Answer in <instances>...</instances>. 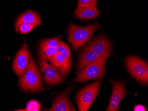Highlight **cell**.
Masks as SVG:
<instances>
[{
    "mask_svg": "<svg viewBox=\"0 0 148 111\" xmlns=\"http://www.w3.org/2000/svg\"><path fill=\"white\" fill-rule=\"evenodd\" d=\"M40 56L39 63L40 68L45 76V78L49 85H53L60 83L64 81V77L59 72L56 68L46 62L44 58V54L41 51Z\"/></svg>",
    "mask_w": 148,
    "mask_h": 111,
    "instance_id": "52a82bcc",
    "label": "cell"
},
{
    "mask_svg": "<svg viewBox=\"0 0 148 111\" xmlns=\"http://www.w3.org/2000/svg\"><path fill=\"white\" fill-rule=\"evenodd\" d=\"M101 84V82H95L80 90L75 97L79 111L89 110L98 95Z\"/></svg>",
    "mask_w": 148,
    "mask_h": 111,
    "instance_id": "5b68a950",
    "label": "cell"
},
{
    "mask_svg": "<svg viewBox=\"0 0 148 111\" xmlns=\"http://www.w3.org/2000/svg\"><path fill=\"white\" fill-rule=\"evenodd\" d=\"M98 0H78V7H92L96 6Z\"/></svg>",
    "mask_w": 148,
    "mask_h": 111,
    "instance_id": "ac0fdd59",
    "label": "cell"
},
{
    "mask_svg": "<svg viewBox=\"0 0 148 111\" xmlns=\"http://www.w3.org/2000/svg\"><path fill=\"white\" fill-rule=\"evenodd\" d=\"M59 52H60L65 59L64 64L60 69V72L63 75H66L69 73L72 63V57L69 47L63 41H60Z\"/></svg>",
    "mask_w": 148,
    "mask_h": 111,
    "instance_id": "5bb4252c",
    "label": "cell"
},
{
    "mask_svg": "<svg viewBox=\"0 0 148 111\" xmlns=\"http://www.w3.org/2000/svg\"><path fill=\"white\" fill-rule=\"evenodd\" d=\"M65 62V59L63 54L60 52H57L53 57V62L51 65L56 68H61Z\"/></svg>",
    "mask_w": 148,
    "mask_h": 111,
    "instance_id": "2e32d148",
    "label": "cell"
},
{
    "mask_svg": "<svg viewBox=\"0 0 148 111\" xmlns=\"http://www.w3.org/2000/svg\"><path fill=\"white\" fill-rule=\"evenodd\" d=\"M99 57L87 45L84 48L81 54L80 58L78 64V69L79 71L82 70L86 66L92 63L94 61L99 59Z\"/></svg>",
    "mask_w": 148,
    "mask_h": 111,
    "instance_id": "7c38bea8",
    "label": "cell"
},
{
    "mask_svg": "<svg viewBox=\"0 0 148 111\" xmlns=\"http://www.w3.org/2000/svg\"><path fill=\"white\" fill-rule=\"evenodd\" d=\"M60 41V40L57 38L46 39L40 42V47L46 46V47H51L55 48L57 52H59Z\"/></svg>",
    "mask_w": 148,
    "mask_h": 111,
    "instance_id": "9a60e30c",
    "label": "cell"
},
{
    "mask_svg": "<svg viewBox=\"0 0 148 111\" xmlns=\"http://www.w3.org/2000/svg\"><path fill=\"white\" fill-rule=\"evenodd\" d=\"M69 91H66L64 93L57 97L53 101L51 108L47 111H75L76 109L69 102L68 98Z\"/></svg>",
    "mask_w": 148,
    "mask_h": 111,
    "instance_id": "8fae6325",
    "label": "cell"
},
{
    "mask_svg": "<svg viewBox=\"0 0 148 111\" xmlns=\"http://www.w3.org/2000/svg\"><path fill=\"white\" fill-rule=\"evenodd\" d=\"M113 87V91L110 98L109 105L106 111H117L122 99L129 94L125 87V82L123 81H114L109 79Z\"/></svg>",
    "mask_w": 148,
    "mask_h": 111,
    "instance_id": "8992f818",
    "label": "cell"
},
{
    "mask_svg": "<svg viewBox=\"0 0 148 111\" xmlns=\"http://www.w3.org/2000/svg\"><path fill=\"white\" fill-rule=\"evenodd\" d=\"M134 111H146V108L143 105L138 104L134 108Z\"/></svg>",
    "mask_w": 148,
    "mask_h": 111,
    "instance_id": "ffe728a7",
    "label": "cell"
},
{
    "mask_svg": "<svg viewBox=\"0 0 148 111\" xmlns=\"http://www.w3.org/2000/svg\"><path fill=\"white\" fill-rule=\"evenodd\" d=\"M41 51L46 55L47 58L50 61L51 64L53 62V57L55 54L57 53V50L55 48L51 47H46V46H40Z\"/></svg>",
    "mask_w": 148,
    "mask_h": 111,
    "instance_id": "e0dca14e",
    "label": "cell"
},
{
    "mask_svg": "<svg viewBox=\"0 0 148 111\" xmlns=\"http://www.w3.org/2000/svg\"><path fill=\"white\" fill-rule=\"evenodd\" d=\"M34 26L29 24H21L19 27V30L21 31V34H27L29 33L33 29Z\"/></svg>",
    "mask_w": 148,
    "mask_h": 111,
    "instance_id": "d6986e66",
    "label": "cell"
},
{
    "mask_svg": "<svg viewBox=\"0 0 148 111\" xmlns=\"http://www.w3.org/2000/svg\"><path fill=\"white\" fill-rule=\"evenodd\" d=\"M23 24H29L36 27L41 25V20L36 12L29 10L22 14L17 19L15 24L16 32H18L20 26Z\"/></svg>",
    "mask_w": 148,
    "mask_h": 111,
    "instance_id": "30bf717a",
    "label": "cell"
},
{
    "mask_svg": "<svg viewBox=\"0 0 148 111\" xmlns=\"http://www.w3.org/2000/svg\"><path fill=\"white\" fill-rule=\"evenodd\" d=\"M87 46L100 58H108L111 55L112 51L111 43L103 35L93 39L87 44Z\"/></svg>",
    "mask_w": 148,
    "mask_h": 111,
    "instance_id": "ba28073f",
    "label": "cell"
},
{
    "mask_svg": "<svg viewBox=\"0 0 148 111\" xmlns=\"http://www.w3.org/2000/svg\"><path fill=\"white\" fill-rule=\"evenodd\" d=\"M20 87L25 90L36 92L42 90V76L34 61L30 57L29 63L19 82Z\"/></svg>",
    "mask_w": 148,
    "mask_h": 111,
    "instance_id": "7a4b0ae2",
    "label": "cell"
},
{
    "mask_svg": "<svg viewBox=\"0 0 148 111\" xmlns=\"http://www.w3.org/2000/svg\"><path fill=\"white\" fill-rule=\"evenodd\" d=\"M99 14V11L96 6H94L92 7H77L74 15L82 20H90L97 17Z\"/></svg>",
    "mask_w": 148,
    "mask_h": 111,
    "instance_id": "4fadbf2b",
    "label": "cell"
},
{
    "mask_svg": "<svg viewBox=\"0 0 148 111\" xmlns=\"http://www.w3.org/2000/svg\"><path fill=\"white\" fill-rule=\"evenodd\" d=\"M107 58H100L81 70L79 75L71 82H84L103 78L106 71L105 64Z\"/></svg>",
    "mask_w": 148,
    "mask_h": 111,
    "instance_id": "3957f363",
    "label": "cell"
},
{
    "mask_svg": "<svg viewBox=\"0 0 148 111\" xmlns=\"http://www.w3.org/2000/svg\"><path fill=\"white\" fill-rule=\"evenodd\" d=\"M30 54L25 47L20 50L15 58L13 65V69L18 77L24 74L29 63Z\"/></svg>",
    "mask_w": 148,
    "mask_h": 111,
    "instance_id": "9c48e42d",
    "label": "cell"
},
{
    "mask_svg": "<svg viewBox=\"0 0 148 111\" xmlns=\"http://www.w3.org/2000/svg\"><path fill=\"white\" fill-rule=\"evenodd\" d=\"M125 64L132 76L138 82L147 86L148 83V67L147 63L138 57H126Z\"/></svg>",
    "mask_w": 148,
    "mask_h": 111,
    "instance_id": "277c9868",
    "label": "cell"
},
{
    "mask_svg": "<svg viewBox=\"0 0 148 111\" xmlns=\"http://www.w3.org/2000/svg\"><path fill=\"white\" fill-rule=\"evenodd\" d=\"M101 26L97 23L81 27L71 23L68 30L69 40L73 49L77 50L85 44L91 38L94 33Z\"/></svg>",
    "mask_w": 148,
    "mask_h": 111,
    "instance_id": "6da1fadb",
    "label": "cell"
}]
</instances>
